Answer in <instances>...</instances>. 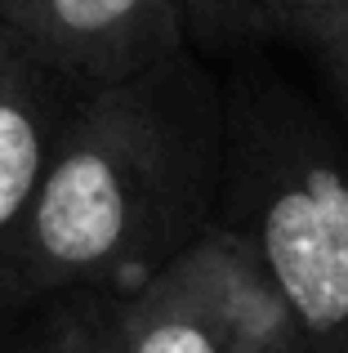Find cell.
<instances>
[{
    "mask_svg": "<svg viewBox=\"0 0 348 353\" xmlns=\"http://www.w3.org/2000/svg\"><path fill=\"white\" fill-rule=\"evenodd\" d=\"M85 94L0 27V295L58 139Z\"/></svg>",
    "mask_w": 348,
    "mask_h": 353,
    "instance_id": "obj_4",
    "label": "cell"
},
{
    "mask_svg": "<svg viewBox=\"0 0 348 353\" xmlns=\"http://www.w3.org/2000/svg\"><path fill=\"white\" fill-rule=\"evenodd\" d=\"M228 353H308L304 340H263V336H232Z\"/></svg>",
    "mask_w": 348,
    "mask_h": 353,
    "instance_id": "obj_9",
    "label": "cell"
},
{
    "mask_svg": "<svg viewBox=\"0 0 348 353\" xmlns=\"http://www.w3.org/2000/svg\"><path fill=\"white\" fill-rule=\"evenodd\" d=\"M232 228H206L152 268L134 295L116 300L121 353H228L232 304H228Z\"/></svg>",
    "mask_w": 348,
    "mask_h": 353,
    "instance_id": "obj_5",
    "label": "cell"
},
{
    "mask_svg": "<svg viewBox=\"0 0 348 353\" xmlns=\"http://www.w3.org/2000/svg\"><path fill=\"white\" fill-rule=\"evenodd\" d=\"M170 68L76 103L14 250L0 309L125 273L170 246L197 188V134Z\"/></svg>",
    "mask_w": 348,
    "mask_h": 353,
    "instance_id": "obj_1",
    "label": "cell"
},
{
    "mask_svg": "<svg viewBox=\"0 0 348 353\" xmlns=\"http://www.w3.org/2000/svg\"><path fill=\"white\" fill-rule=\"evenodd\" d=\"M326 9H331V0H250V14L281 23L299 36H313L317 23L326 18Z\"/></svg>",
    "mask_w": 348,
    "mask_h": 353,
    "instance_id": "obj_7",
    "label": "cell"
},
{
    "mask_svg": "<svg viewBox=\"0 0 348 353\" xmlns=\"http://www.w3.org/2000/svg\"><path fill=\"white\" fill-rule=\"evenodd\" d=\"M241 237L277 282L308 353H348V170L299 134L246 148Z\"/></svg>",
    "mask_w": 348,
    "mask_h": 353,
    "instance_id": "obj_2",
    "label": "cell"
},
{
    "mask_svg": "<svg viewBox=\"0 0 348 353\" xmlns=\"http://www.w3.org/2000/svg\"><path fill=\"white\" fill-rule=\"evenodd\" d=\"M317 45H335V41H348V0H331V9H326V18L317 23L313 32Z\"/></svg>",
    "mask_w": 348,
    "mask_h": 353,
    "instance_id": "obj_8",
    "label": "cell"
},
{
    "mask_svg": "<svg viewBox=\"0 0 348 353\" xmlns=\"http://www.w3.org/2000/svg\"><path fill=\"white\" fill-rule=\"evenodd\" d=\"M322 50L331 54V63H335V77H340V90H344V99H348V41L322 45Z\"/></svg>",
    "mask_w": 348,
    "mask_h": 353,
    "instance_id": "obj_10",
    "label": "cell"
},
{
    "mask_svg": "<svg viewBox=\"0 0 348 353\" xmlns=\"http://www.w3.org/2000/svg\"><path fill=\"white\" fill-rule=\"evenodd\" d=\"M32 353H121V336H116V304L98 300H76L50 322Z\"/></svg>",
    "mask_w": 348,
    "mask_h": 353,
    "instance_id": "obj_6",
    "label": "cell"
},
{
    "mask_svg": "<svg viewBox=\"0 0 348 353\" xmlns=\"http://www.w3.org/2000/svg\"><path fill=\"white\" fill-rule=\"evenodd\" d=\"M0 27L80 90L179 63L183 0H0Z\"/></svg>",
    "mask_w": 348,
    "mask_h": 353,
    "instance_id": "obj_3",
    "label": "cell"
}]
</instances>
